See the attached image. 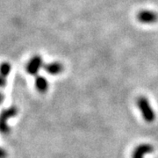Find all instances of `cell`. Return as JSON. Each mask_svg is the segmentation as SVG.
Returning a JSON list of instances; mask_svg holds the SVG:
<instances>
[{"label": "cell", "mask_w": 158, "mask_h": 158, "mask_svg": "<svg viewBox=\"0 0 158 158\" xmlns=\"http://www.w3.org/2000/svg\"><path fill=\"white\" fill-rule=\"evenodd\" d=\"M137 19L142 24H155L158 21V14L150 10H142L138 12Z\"/></svg>", "instance_id": "obj_3"}, {"label": "cell", "mask_w": 158, "mask_h": 158, "mask_svg": "<svg viewBox=\"0 0 158 158\" xmlns=\"http://www.w3.org/2000/svg\"><path fill=\"white\" fill-rule=\"evenodd\" d=\"M11 66L8 62H3L0 65V75L4 77H7L11 72Z\"/></svg>", "instance_id": "obj_8"}, {"label": "cell", "mask_w": 158, "mask_h": 158, "mask_svg": "<svg viewBox=\"0 0 158 158\" xmlns=\"http://www.w3.org/2000/svg\"><path fill=\"white\" fill-rule=\"evenodd\" d=\"M18 114L16 106H11L0 113V133L3 135H8L10 133V127L7 124V120Z\"/></svg>", "instance_id": "obj_2"}, {"label": "cell", "mask_w": 158, "mask_h": 158, "mask_svg": "<svg viewBox=\"0 0 158 158\" xmlns=\"http://www.w3.org/2000/svg\"><path fill=\"white\" fill-rule=\"evenodd\" d=\"M3 99H4V98H3V95H2V94L0 93V104L2 103V101H3Z\"/></svg>", "instance_id": "obj_11"}, {"label": "cell", "mask_w": 158, "mask_h": 158, "mask_svg": "<svg viewBox=\"0 0 158 158\" xmlns=\"http://www.w3.org/2000/svg\"><path fill=\"white\" fill-rule=\"evenodd\" d=\"M46 72L50 75H58L63 71V65L61 62H54L47 63L43 66Z\"/></svg>", "instance_id": "obj_6"}, {"label": "cell", "mask_w": 158, "mask_h": 158, "mask_svg": "<svg viewBox=\"0 0 158 158\" xmlns=\"http://www.w3.org/2000/svg\"><path fill=\"white\" fill-rule=\"evenodd\" d=\"M136 105L139 108V110L141 111V115L143 119L148 122V123H151L155 120L156 118V114L155 112L153 110L152 106L150 105L149 101L148 100V98L146 97L141 96L137 98L136 101Z\"/></svg>", "instance_id": "obj_1"}, {"label": "cell", "mask_w": 158, "mask_h": 158, "mask_svg": "<svg viewBox=\"0 0 158 158\" xmlns=\"http://www.w3.org/2000/svg\"><path fill=\"white\" fill-rule=\"evenodd\" d=\"M44 65H43V61H42V58L40 56H33L28 63L27 64V72L32 76H36L40 68H42Z\"/></svg>", "instance_id": "obj_4"}, {"label": "cell", "mask_w": 158, "mask_h": 158, "mask_svg": "<svg viewBox=\"0 0 158 158\" xmlns=\"http://www.w3.org/2000/svg\"><path fill=\"white\" fill-rule=\"evenodd\" d=\"M6 84V77H2L1 75H0V87H4Z\"/></svg>", "instance_id": "obj_9"}, {"label": "cell", "mask_w": 158, "mask_h": 158, "mask_svg": "<svg viewBox=\"0 0 158 158\" xmlns=\"http://www.w3.org/2000/svg\"><path fill=\"white\" fill-rule=\"evenodd\" d=\"M7 156V153L5 149L0 148V158H6Z\"/></svg>", "instance_id": "obj_10"}, {"label": "cell", "mask_w": 158, "mask_h": 158, "mask_svg": "<svg viewBox=\"0 0 158 158\" xmlns=\"http://www.w3.org/2000/svg\"><path fill=\"white\" fill-rule=\"evenodd\" d=\"M35 87L40 93H46L48 89V82L42 76H37L35 77Z\"/></svg>", "instance_id": "obj_7"}, {"label": "cell", "mask_w": 158, "mask_h": 158, "mask_svg": "<svg viewBox=\"0 0 158 158\" xmlns=\"http://www.w3.org/2000/svg\"><path fill=\"white\" fill-rule=\"evenodd\" d=\"M154 151V147L150 144H141L139 146L135 148L133 155H132V158H144L145 156L152 153Z\"/></svg>", "instance_id": "obj_5"}]
</instances>
